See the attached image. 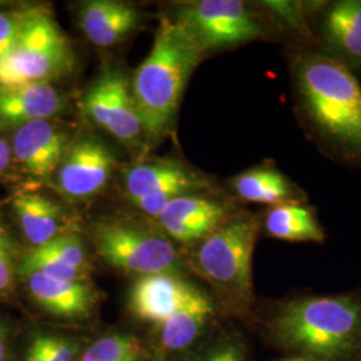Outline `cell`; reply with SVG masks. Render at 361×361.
I'll return each instance as SVG.
<instances>
[{
    "instance_id": "cell-8",
    "label": "cell",
    "mask_w": 361,
    "mask_h": 361,
    "mask_svg": "<svg viewBox=\"0 0 361 361\" xmlns=\"http://www.w3.org/2000/svg\"><path fill=\"white\" fill-rule=\"evenodd\" d=\"M82 107L91 121L116 141L137 150L145 138L141 116L133 97L130 80L116 70H109L86 92Z\"/></svg>"
},
{
    "instance_id": "cell-1",
    "label": "cell",
    "mask_w": 361,
    "mask_h": 361,
    "mask_svg": "<svg viewBox=\"0 0 361 361\" xmlns=\"http://www.w3.org/2000/svg\"><path fill=\"white\" fill-rule=\"evenodd\" d=\"M279 348L310 361H348L361 353V301L350 296H313L285 302L271 316Z\"/></svg>"
},
{
    "instance_id": "cell-15",
    "label": "cell",
    "mask_w": 361,
    "mask_h": 361,
    "mask_svg": "<svg viewBox=\"0 0 361 361\" xmlns=\"http://www.w3.org/2000/svg\"><path fill=\"white\" fill-rule=\"evenodd\" d=\"M141 22L140 11L123 1L90 0L82 4L79 25L97 47H113L123 42Z\"/></svg>"
},
{
    "instance_id": "cell-30",
    "label": "cell",
    "mask_w": 361,
    "mask_h": 361,
    "mask_svg": "<svg viewBox=\"0 0 361 361\" xmlns=\"http://www.w3.org/2000/svg\"><path fill=\"white\" fill-rule=\"evenodd\" d=\"M284 361H310V360H305V359H300V357H293V359H288V360Z\"/></svg>"
},
{
    "instance_id": "cell-16",
    "label": "cell",
    "mask_w": 361,
    "mask_h": 361,
    "mask_svg": "<svg viewBox=\"0 0 361 361\" xmlns=\"http://www.w3.org/2000/svg\"><path fill=\"white\" fill-rule=\"evenodd\" d=\"M27 289L39 307L58 317L79 319L89 314L94 296L85 281L52 279L38 271L23 274Z\"/></svg>"
},
{
    "instance_id": "cell-14",
    "label": "cell",
    "mask_w": 361,
    "mask_h": 361,
    "mask_svg": "<svg viewBox=\"0 0 361 361\" xmlns=\"http://www.w3.org/2000/svg\"><path fill=\"white\" fill-rule=\"evenodd\" d=\"M65 107L62 94L51 83L0 85V125L20 128L42 119H54Z\"/></svg>"
},
{
    "instance_id": "cell-21",
    "label": "cell",
    "mask_w": 361,
    "mask_h": 361,
    "mask_svg": "<svg viewBox=\"0 0 361 361\" xmlns=\"http://www.w3.org/2000/svg\"><path fill=\"white\" fill-rule=\"evenodd\" d=\"M233 189L243 200L281 205L292 202L293 189L284 176L271 168L250 169L233 180Z\"/></svg>"
},
{
    "instance_id": "cell-17",
    "label": "cell",
    "mask_w": 361,
    "mask_h": 361,
    "mask_svg": "<svg viewBox=\"0 0 361 361\" xmlns=\"http://www.w3.org/2000/svg\"><path fill=\"white\" fill-rule=\"evenodd\" d=\"M13 210L27 241L34 246L46 245L63 234V214L61 207L39 193L16 194Z\"/></svg>"
},
{
    "instance_id": "cell-28",
    "label": "cell",
    "mask_w": 361,
    "mask_h": 361,
    "mask_svg": "<svg viewBox=\"0 0 361 361\" xmlns=\"http://www.w3.org/2000/svg\"><path fill=\"white\" fill-rule=\"evenodd\" d=\"M13 162V150L11 145L0 138V174H3L7 169L10 168Z\"/></svg>"
},
{
    "instance_id": "cell-11",
    "label": "cell",
    "mask_w": 361,
    "mask_h": 361,
    "mask_svg": "<svg viewBox=\"0 0 361 361\" xmlns=\"http://www.w3.org/2000/svg\"><path fill=\"white\" fill-rule=\"evenodd\" d=\"M10 145L13 159L35 180L54 177L70 147L67 133L52 119L34 121L18 128Z\"/></svg>"
},
{
    "instance_id": "cell-19",
    "label": "cell",
    "mask_w": 361,
    "mask_h": 361,
    "mask_svg": "<svg viewBox=\"0 0 361 361\" xmlns=\"http://www.w3.org/2000/svg\"><path fill=\"white\" fill-rule=\"evenodd\" d=\"M326 42L350 61L361 62V0L337 1L324 22Z\"/></svg>"
},
{
    "instance_id": "cell-24",
    "label": "cell",
    "mask_w": 361,
    "mask_h": 361,
    "mask_svg": "<svg viewBox=\"0 0 361 361\" xmlns=\"http://www.w3.org/2000/svg\"><path fill=\"white\" fill-rule=\"evenodd\" d=\"M39 250L52 257L68 264L80 271H87V258L86 250L82 240L77 234L63 233L55 237L46 245L39 246Z\"/></svg>"
},
{
    "instance_id": "cell-29",
    "label": "cell",
    "mask_w": 361,
    "mask_h": 361,
    "mask_svg": "<svg viewBox=\"0 0 361 361\" xmlns=\"http://www.w3.org/2000/svg\"><path fill=\"white\" fill-rule=\"evenodd\" d=\"M0 361H10V337L3 324H0Z\"/></svg>"
},
{
    "instance_id": "cell-6",
    "label": "cell",
    "mask_w": 361,
    "mask_h": 361,
    "mask_svg": "<svg viewBox=\"0 0 361 361\" xmlns=\"http://www.w3.org/2000/svg\"><path fill=\"white\" fill-rule=\"evenodd\" d=\"M98 253L121 271L150 276L173 273L178 255L165 237L122 222H104L94 231Z\"/></svg>"
},
{
    "instance_id": "cell-7",
    "label": "cell",
    "mask_w": 361,
    "mask_h": 361,
    "mask_svg": "<svg viewBox=\"0 0 361 361\" xmlns=\"http://www.w3.org/2000/svg\"><path fill=\"white\" fill-rule=\"evenodd\" d=\"M176 20L204 52L234 47L262 35L256 16L238 0H200L182 6Z\"/></svg>"
},
{
    "instance_id": "cell-18",
    "label": "cell",
    "mask_w": 361,
    "mask_h": 361,
    "mask_svg": "<svg viewBox=\"0 0 361 361\" xmlns=\"http://www.w3.org/2000/svg\"><path fill=\"white\" fill-rule=\"evenodd\" d=\"M213 312L212 300L198 289L180 310L159 325L162 347L169 350L189 348L202 335Z\"/></svg>"
},
{
    "instance_id": "cell-5",
    "label": "cell",
    "mask_w": 361,
    "mask_h": 361,
    "mask_svg": "<svg viewBox=\"0 0 361 361\" xmlns=\"http://www.w3.org/2000/svg\"><path fill=\"white\" fill-rule=\"evenodd\" d=\"M75 63L73 47L51 13L30 8L15 47L0 59V85L50 83L70 74Z\"/></svg>"
},
{
    "instance_id": "cell-27",
    "label": "cell",
    "mask_w": 361,
    "mask_h": 361,
    "mask_svg": "<svg viewBox=\"0 0 361 361\" xmlns=\"http://www.w3.org/2000/svg\"><path fill=\"white\" fill-rule=\"evenodd\" d=\"M204 361H246L245 349L234 340H224L207 352Z\"/></svg>"
},
{
    "instance_id": "cell-12",
    "label": "cell",
    "mask_w": 361,
    "mask_h": 361,
    "mask_svg": "<svg viewBox=\"0 0 361 361\" xmlns=\"http://www.w3.org/2000/svg\"><path fill=\"white\" fill-rule=\"evenodd\" d=\"M226 219V207L219 201L189 193L174 198L157 217L169 237L182 244L202 241Z\"/></svg>"
},
{
    "instance_id": "cell-2",
    "label": "cell",
    "mask_w": 361,
    "mask_h": 361,
    "mask_svg": "<svg viewBox=\"0 0 361 361\" xmlns=\"http://www.w3.org/2000/svg\"><path fill=\"white\" fill-rule=\"evenodd\" d=\"M204 54L176 19H161L152 50L130 80L147 141L168 135L188 80Z\"/></svg>"
},
{
    "instance_id": "cell-9",
    "label": "cell",
    "mask_w": 361,
    "mask_h": 361,
    "mask_svg": "<svg viewBox=\"0 0 361 361\" xmlns=\"http://www.w3.org/2000/svg\"><path fill=\"white\" fill-rule=\"evenodd\" d=\"M207 185V180L174 159L142 162L125 174V192L130 201L154 219L174 198L193 193Z\"/></svg>"
},
{
    "instance_id": "cell-10",
    "label": "cell",
    "mask_w": 361,
    "mask_h": 361,
    "mask_svg": "<svg viewBox=\"0 0 361 361\" xmlns=\"http://www.w3.org/2000/svg\"><path fill=\"white\" fill-rule=\"evenodd\" d=\"M114 154L95 138L73 143L55 173L58 192L71 201H83L102 192L116 168Z\"/></svg>"
},
{
    "instance_id": "cell-22",
    "label": "cell",
    "mask_w": 361,
    "mask_h": 361,
    "mask_svg": "<svg viewBox=\"0 0 361 361\" xmlns=\"http://www.w3.org/2000/svg\"><path fill=\"white\" fill-rule=\"evenodd\" d=\"M142 348L133 336L109 335L97 340L80 361H141Z\"/></svg>"
},
{
    "instance_id": "cell-25",
    "label": "cell",
    "mask_w": 361,
    "mask_h": 361,
    "mask_svg": "<svg viewBox=\"0 0 361 361\" xmlns=\"http://www.w3.org/2000/svg\"><path fill=\"white\" fill-rule=\"evenodd\" d=\"M26 11L0 13V59L7 56L16 44Z\"/></svg>"
},
{
    "instance_id": "cell-3",
    "label": "cell",
    "mask_w": 361,
    "mask_h": 361,
    "mask_svg": "<svg viewBox=\"0 0 361 361\" xmlns=\"http://www.w3.org/2000/svg\"><path fill=\"white\" fill-rule=\"evenodd\" d=\"M298 87L320 130L361 153V89L348 68L332 58L310 55L298 66Z\"/></svg>"
},
{
    "instance_id": "cell-20",
    "label": "cell",
    "mask_w": 361,
    "mask_h": 361,
    "mask_svg": "<svg viewBox=\"0 0 361 361\" xmlns=\"http://www.w3.org/2000/svg\"><path fill=\"white\" fill-rule=\"evenodd\" d=\"M267 233L292 243H323L324 232L308 207L296 202L274 205L265 217Z\"/></svg>"
},
{
    "instance_id": "cell-13",
    "label": "cell",
    "mask_w": 361,
    "mask_h": 361,
    "mask_svg": "<svg viewBox=\"0 0 361 361\" xmlns=\"http://www.w3.org/2000/svg\"><path fill=\"white\" fill-rule=\"evenodd\" d=\"M198 290L174 273L140 277L130 293V308L143 322L162 325Z\"/></svg>"
},
{
    "instance_id": "cell-4",
    "label": "cell",
    "mask_w": 361,
    "mask_h": 361,
    "mask_svg": "<svg viewBox=\"0 0 361 361\" xmlns=\"http://www.w3.org/2000/svg\"><path fill=\"white\" fill-rule=\"evenodd\" d=\"M259 222L255 217L225 221L201 241L194 267L233 310L246 312L253 304L252 258Z\"/></svg>"
},
{
    "instance_id": "cell-26",
    "label": "cell",
    "mask_w": 361,
    "mask_h": 361,
    "mask_svg": "<svg viewBox=\"0 0 361 361\" xmlns=\"http://www.w3.org/2000/svg\"><path fill=\"white\" fill-rule=\"evenodd\" d=\"M15 271L16 268L11 241L0 226V296L7 295L13 289Z\"/></svg>"
},
{
    "instance_id": "cell-23",
    "label": "cell",
    "mask_w": 361,
    "mask_h": 361,
    "mask_svg": "<svg viewBox=\"0 0 361 361\" xmlns=\"http://www.w3.org/2000/svg\"><path fill=\"white\" fill-rule=\"evenodd\" d=\"M77 345L59 336L39 335L27 349L25 361H74Z\"/></svg>"
}]
</instances>
